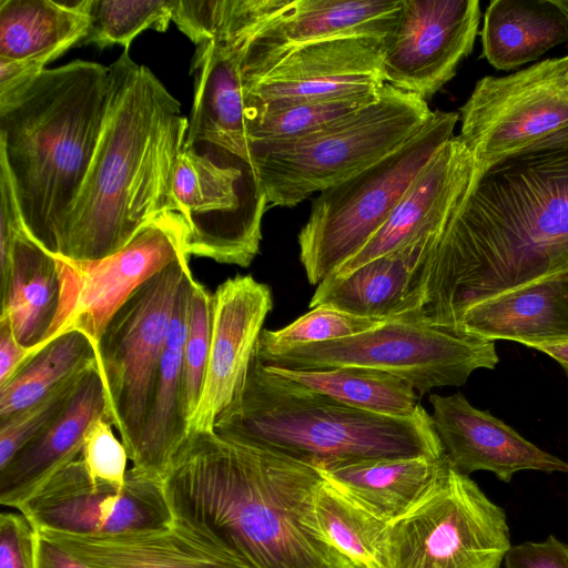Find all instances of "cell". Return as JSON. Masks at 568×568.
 Masks as SVG:
<instances>
[{"label": "cell", "mask_w": 568, "mask_h": 568, "mask_svg": "<svg viewBox=\"0 0 568 568\" xmlns=\"http://www.w3.org/2000/svg\"><path fill=\"white\" fill-rule=\"evenodd\" d=\"M424 241L375 258L341 277L321 282L310 307L327 306L364 317L399 320L409 310L430 245Z\"/></svg>", "instance_id": "cell-25"}, {"label": "cell", "mask_w": 568, "mask_h": 568, "mask_svg": "<svg viewBox=\"0 0 568 568\" xmlns=\"http://www.w3.org/2000/svg\"><path fill=\"white\" fill-rule=\"evenodd\" d=\"M174 0H89V27L83 43L128 50L142 31L163 32L172 21Z\"/></svg>", "instance_id": "cell-36"}, {"label": "cell", "mask_w": 568, "mask_h": 568, "mask_svg": "<svg viewBox=\"0 0 568 568\" xmlns=\"http://www.w3.org/2000/svg\"><path fill=\"white\" fill-rule=\"evenodd\" d=\"M213 429L316 468L445 455L432 416L422 405L410 417L353 408L271 372L255 354L243 389L220 414Z\"/></svg>", "instance_id": "cell-5"}, {"label": "cell", "mask_w": 568, "mask_h": 568, "mask_svg": "<svg viewBox=\"0 0 568 568\" xmlns=\"http://www.w3.org/2000/svg\"><path fill=\"white\" fill-rule=\"evenodd\" d=\"M433 115L427 101L384 83L373 102L318 131L252 142L251 163L267 204L293 207L390 154Z\"/></svg>", "instance_id": "cell-6"}, {"label": "cell", "mask_w": 568, "mask_h": 568, "mask_svg": "<svg viewBox=\"0 0 568 568\" xmlns=\"http://www.w3.org/2000/svg\"><path fill=\"white\" fill-rule=\"evenodd\" d=\"M278 0H175L172 21L196 45L254 30Z\"/></svg>", "instance_id": "cell-35"}, {"label": "cell", "mask_w": 568, "mask_h": 568, "mask_svg": "<svg viewBox=\"0 0 568 568\" xmlns=\"http://www.w3.org/2000/svg\"><path fill=\"white\" fill-rule=\"evenodd\" d=\"M479 19L478 0H404L386 39L385 83L432 99L471 52Z\"/></svg>", "instance_id": "cell-16"}, {"label": "cell", "mask_w": 568, "mask_h": 568, "mask_svg": "<svg viewBox=\"0 0 568 568\" xmlns=\"http://www.w3.org/2000/svg\"><path fill=\"white\" fill-rule=\"evenodd\" d=\"M112 426L108 418L97 420L85 435L80 457L93 479L123 485L129 455Z\"/></svg>", "instance_id": "cell-40"}, {"label": "cell", "mask_w": 568, "mask_h": 568, "mask_svg": "<svg viewBox=\"0 0 568 568\" xmlns=\"http://www.w3.org/2000/svg\"><path fill=\"white\" fill-rule=\"evenodd\" d=\"M256 357L266 365L291 369H379L407 382L422 395L435 387L463 386L475 371L494 369L499 363L495 342L398 320L351 337Z\"/></svg>", "instance_id": "cell-9"}, {"label": "cell", "mask_w": 568, "mask_h": 568, "mask_svg": "<svg viewBox=\"0 0 568 568\" xmlns=\"http://www.w3.org/2000/svg\"><path fill=\"white\" fill-rule=\"evenodd\" d=\"M108 85L109 67L74 60L0 94V162L28 233L54 257L99 141Z\"/></svg>", "instance_id": "cell-4"}, {"label": "cell", "mask_w": 568, "mask_h": 568, "mask_svg": "<svg viewBox=\"0 0 568 568\" xmlns=\"http://www.w3.org/2000/svg\"><path fill=\"white\" fill-rule=\"evenodd\" d=\"M511 547L506 511L446 455L425 495L387 521L377 568H499Z\"/></svg>", "instance_id": "cell-8"}, {"label": "cell", "mask_w": 568, "mask_h": 568, "mask_svg": "<svg viewBox=\"0 0 568 568\" xmlns=\"http://www.w3.org/2000/svg\"><path fill=\"white\" fill-rule=\"evenodd\" d=\"M89 0H0V59L45 65L83 40Z\"/></svg>", "instance_id": "cell-28"}, {"label": "cell", "mask_w": 568, "mask_h": 568, "mask_svg": "<svg viewBox=\"0 0 568 568\" xmlns=\"http://www.w3.org/2000/svg\"><path fill=\"white\" fill-rule=\"evenodd\" d=\"M568 40V19L554 0H494L481 30L483 54L499 70L534 61Z\"/></svg>", "instance_id": "cell-30"}, {"label": "cell", "mask_w": 568, "mask_h": 568, "mask_svg": "<svg viewBox=\"0 0 568 568\" xmlns=\"http://www.w3.org/2000/svg\"><path fill=\"white\" fill-rule=\"evenodd\" d=\"M568 272V128L471 182L430 245L407 320L455 331L490 296Z\"/></svg>", "instance_id": "cell-1"}, {"label": "cell", "mask_w": 568, "mask_h": 568, "mask_svg": "<svg viewBox=\"0 0 568 568\" xmlns=\"http://www.w3.org/2000/svg\"><path fill=\"white\" fill-rule=\"evenodd\" d=\"M457 112L433 118L402 146L322 192L298 234L300 261L318 285L357 254L385 223L409 186L454 135Z\"/></svg>", "instance_id": "cell-7"}, {"label": "cell", "mask_w": 568, "mask_h": 568, "mask_svg": "<svg viewBox=\"0 0 568 568\" xmlns=\"http://www.w3.org/2000/svg\"><path fill=\"white\" fill-rule=\"evenodd\" d=\"M554 2L559 9H561L568 19V0H554Z\"/></svg>", "instance_id": "cell-46"}, {"label": "cell", "mask_w": 568, "mask_h": 568, "mask_svg": "<svg viewBox=\"0 0 568 568\" xmlns=\"http://www.w3.org/2000/svg\"><path fill=\"white\" fill-rule=\"evenodd\" d=\"M265 366L353 408L393 417H410L419 409L416 390L387 372L343 366L326 369H291Z\"/></svg>", "instance_id": "cell-31"}, {"label": "cell", "mask_w": 568, "mask_h": 568, "mask_svg": "<svg viewBox=\"0 0 568 568\" xmlns=\"http://www.w3.org/2000/svg\"><path fill=\"white\" fill-rule=\"evenodd\" d=\"M266 205L251 163L182 149L166 212L180 221L189 257L248 267L260 252Z\"/></svg>", "instance_id": "cell-10"}, {"label": "cell", "mask_w": 568, "mask_h": 568, "mask_svg": "<svg viewBox=\"0 0 568 568\" xmlns=\"http://www.w3.org/2000/svg\"><path fill=\"white\" fill-rule=\"evenodd\" d=\"M39 534L90 568H250L229 549L175 519L162 528L116 535Z\"/></svg>", "instance_id": "cell-22"}, {"label": "cell", "mask_w": 568, "mask_h": 568, "mask_svg": "<svg viewBox=\"0 0 568 568\" xmlns=\"http://www.w3.org/2000/svg\"><path fill=\"white\" fill-rule=\"evenodd\" d=\"M38 534L21 514L0 516V568H37Z\"/></svg>", "instance_id": "cell-41"}, {"label": "cell", "mask_w": 568, "mask_h": 568, "mask_svg": "<svg viewBox=\"0 0 568 568\" xmlns=\"http://www.w3.org/2000/svg\"><path fill=\"white\" fill-rule=\"evenodd\" d=\"M444 458L445 455L371 459L317 469L328 483L387 523L425 495Z\"/></svg>", "instance_id": "cell-29"}, {"label": "cell", "mask_w": 568, "mask_h": 568, "mask_svg": "<svg viewBox=\"0 0 568 568\" xmlns=\"http://www.w3.org/2000/svg\"><path fill=\"white\" fill-rule=\"evenodd\" d=\"M455 331L528 347L568 343V272L481 300L458 317Z\"/></svg>", "instance_id": "cell-24"}, {"label": "cell", "mask_w": 568, "mask_h": 568, "mask_svg": "<svg viewBox=\"0 0 568 568\" xmlns=\"http://www.w3.org/2000/svg\"><path fill=\"white\" fill-rule=\"evenodd\" d=\"M404 0H280L252 32L242 64H258L306 43L369 36L388 38Z\"/></svg>", "instance_id": "cell-21"}, {"label": "cell", "mask_w": 568, "mask_h": 568, "mask_svg": "<svg viewBox=\"0 0 568 568\" xmlns=\"http://www.w3.org/2000/svg\"><path fill=\"white\" fill-rule=\"evenodd\" d=\"M212 332V294L196 280L189 293L183 349V416L189 425L203 389Z\"/></svg>", "instance_id": "cell-38"}, {"label": "cell", "mask_w": 568, "mask_h": 568, "mask_svg": "<svg viewBox=\"0 0 568 568\" xmlns=\"http://www.w3.org/2000/svg\"><path fill=\"white\" fill-rule=\"evenodd\" d=\"M315 511L327 540L358 568H377L376 542L386 525L326 479L316 493Z\"/></svg>", "instance_id": "cell-34"}, {"label": "cell", "mask_w": 568, "mask_h": 568, "mask_svg": "<svg viewBox=\"0 0 568 568\" xmlns=\"http://www.w3.org/2000/svg\"><path fill=\"white\" fill-rule=\"evenodd\" d=\"M504 564L505 568H568V545L552 535L511 545Z\"/></svg>", "instance_id": "cell-42"}, {"label": "cell", "mask_w": 568, "mask_h": 568, "mask_svg": "<svg viewBox=\"0 0 568 568\" xmlns=\"http://www.w3.org/2000/svg\"><path fill=\"white\" fill-rule=\"evenodd\" d=\"M88 369L70 378L28 408L0 422V469L60 416Z\"/></svg>", "instance_id": "cell-39"}, {"label": "cell", "mask_w": 568, "mask_h": 568, "mask_svg": "<svg viewBox=\"0 0 568 568\" xmlns=\"http://www.w3.org/2000/svg\"><path fill=\"white\" fill-rule=\"evenodd\" d=\"M272 307L270 286L250 274L229 277L214 291L206 374L187 434L212 430L220 414L239 396Z\"/></svg>", "instance_id": "cell-17"}, {"label": "cell", "mask_w": 568, "mask_h": 568, "mask_svg": "<svg viewBox=\"0 0 568 568\" xmlns=\"http://www.w3.org/2000/svg\"><path fill=\"white\" fill-rule=\"evenodd\" d=\"M387 38L311 42L258 64H242L245 112L265 105L377 92Z\"/></svg>", "instance_id": "cell-15"}, {"label": "cell", "mask_w": 568, "mask_h": 568, "mask_svg": "<svg viewBox=\"0 0 568 568\" xmlns=\"http://www.w3.org/2000/svg\"><path fill=\"white\" fill-rule=\"evenodd\" d=\"M37 534V568H90L52 540Z\"/></svg>", "instance_id": "cell-44"}, {"label": "cell", "mask_w": 568, "mask_h": 568, "mask_svg": "<svg viewBox=\"0 0 568 568\" xmlns=\"http://www.w3.org/2000/svg\"><path fill=\"white\" fill-rule=\"evenodd\" d=\"M320 470L214 429L189 433L163 477L175 520L229 549L250 568H358L316 517Z\"/></svg>", "instance_id": "cell-2"}, {"label": "cell", "mask_w": 568, "mask_h": 568, "mask_svg": "<svg viewBox=\"0 0 568 568\" xmlns=\"http://www.w3.org/2000/svg\"><path fill=\"white\" fill-rule=\"evenodd\" d=\"M101 418L112 423L97 363L84 373L60 416L0 469V503L18 508L53 475L79 458L88 430Z\"/></svg>", "instance_id": "cell-23"}, {"label": "cell", "mask_w": 568, "mask_h": 568, "mask_svg": "<svg viewBox=\"0 0 568 568\" xmlns=\"http://www.w3.org/2000/svg\"><path fill=\"white\" fill-rule=\"evenodd\" d=\"M33 353V348L24 347L18 342L9 322L0 318V386L7 383Z\"/></svg>", "instance_id": "cell-43"}, {"label": "cell", "mask_w": 568, "mask_h": 568, "mask_svg": "<svg viewBox=\"0 0 568 568\" xmlns=\"http://www.w3.org/2000/svg\"><path fill=\"white\" fill-rule=\"evenodd\" d=\"M17 509L39 532L116 535L158 529L174 521L161 478L132 466L123 485L93 479L81 457Z\"/></svg>", "instance_id": "cell-13"}, {"label": "cell", "mask_w": 568, "mask_h": 568, "mask_svg": "<svg viewBox=\"0 0 568 568\" xmlns=\"http://www.w3.org/2000/svg\"><path fill=\"white\" fill-rule=\"evenodd\" d=\"M531 348L539 351L556 361L564 369L568 378V343L560 344H541Z\"/></svg>", "instance_id": "cell-45"}, {"label": "cell", "mask_w": 568, "mask_h": 568, "mask_svg": "<svg viewBox=\"0 0 568 568\" xmlns=\"http://www.w3.org/2000/svg\"><path fill=\"white\" fill-rule=\"evenodd\" d=\"M474 160L460 138L453 136L426 165L366 245L328 277L407 246L436 240L457 209L474 175Z\"/></svg>", "instance_id": "cell-18"}, {"label": "cell", "mask_w": 568, "mask_h": 568, "mask_svg": "<svg viewBox=\"0 0 568 568\" xmlns=\"http://www.w3.org/2000/svg\"><path fill=\"white\" fill-rule=\"evenodd\" d=\"M187 256L180 221L164 212L118 253L94 262L57 258L60 295L51 328L40 347L71 329L97 345L113 314L146 280ZM189 257V256H187ZM39 347V348H40Z\"/></svg>", "instance_id": "cell-14"}, {"label": "cell", "mask_w": 568, "mask_h": 568, "mask_svg": "<svg viewBox=\"0 0 568 568\" xmlns=\"http://www.w3.org/2000/svg\"><path fill=\"white\" fill-rule=\"evenodd\" d=\"M97 363L95 345L83 332L71 329L53 337L0 386V422L33 405Z\"/></svg>", "instance_id": "cell-32"}, {"label": "cell", "mask_w": 568, "mask_h": 568, "mask_svg": "<svg viewBox=\"0 0 568 568\" xmlns=\"http://www.w3.org/2000/svg\"><path fill=\"white\" fill-rule=\"evenodd\" d=\"M387 321L389 320L364 317L327 306H317L281 329H263L255 346V354H277L297 346L351 337L376 328Z\"/></svg>", "instance_id": "cell-37"}, {"label": "cell", "mask_w": 568, "mask_h": 568, "mask_svg": "<svg viewBox=\"0 0 568 568\" xmlns=\"http://www.w3.org/2000/svg\"><path fill=\"white\" fill-rule=\"evenodd\" d=\"M189 258L180 257L141 284L95 345L112 425L130 460L149 412L175 300L191 273Z\"/></svg>", "instance_id": "cell-11"}, {"label": "cell", "mask_w": 568, "mask_h": 568, "mask_svg": "<svg viewBox=\"0 0 568 568\" xmlns=\"http://www.w3.org/2000/svg\"><path fill=\"white\" fill-rule=\"evenodd\" d=\"M59 295L55 257L22 225L14 239L9 276L0 286V318L9 322L21 345L36 353L51 328Z\"/></svg>", "instance_id": "cell-27"}, {"label": "cell", "mask_w": 568, "mask_h": 568, "mask_svg": "<svg viewBox=\"0 0 568 568\" xmlns=\"http://www.w3.org/2000/svg\"><path fill=\"white\" fill-rule=\"evenodd\" d=\"M251 33L196 44L191 64L194 95L183 149L232 154L251 163L241 69Z\"/></svg>", "instance_id": "cell-20"}, {"label": "cell", "mask_w": 568, "mask_h": 568, "mask_svg": "<svg viewBox=\"0 0 568 568\" xmlns=\"http://www.w3.org/2000/svg\"><path fill=\"white\" fill-rule=\"evenodd\" d=\"M187 125L180 102L124 50L109 65L99 141L64 222L57 258L109 257L168 211Z\"/></svg>", "instance_id": "cell-3"}, {"label": "cell", "mask_w": 568, "mask_h": 568, "mask_svg": "<svg viewBox=\"0 0 568 568\" xmlns=\"http://www.w3.org/2000/svg\"><path fill=\"white\" fill-rule=\"evenodd\" d=\"M432 422L448 462L458 471L493 473L510 483L523 470L568 474V462L539 448L487 410L474 407L462 393L432 394Z\"/></svg>", "instance_id": "cell-19"}, {"label": "cell", "mask_w": 568, "mask_h": 568, "mask_svg": "<svg viewBox=\"0 0 568 568\" xmlns=\"http://www.w3.org/2000/svg\"><path fill=\"white\" fill-rule=\"evenodd\" d=\"M193 278L189 273L179 290L149 412L131 459L133 467L162 480L187 435L183 416V349Z\"/></svg>", "instance_id": "cell-26"}, {"label": "cell", "mask_w": 568, "mask_h": 568, "mask_svg": "<svg viewBox=\"0 0 568 568\" xmlns=\"http://www.w3.org/2000/svg\"><path fill=\"white\" fill-rule=\"evenodd\" d=\"M381 90V89H379ZM294 101L245 112L246 133L252 142L300 138L318 131L373 102L378 93Z\"/></svg>", "instance_id": "cell-33"}, {"label": "cell", "mask_w": 568, "mask_h": 568, "mask_svg": "<svg viewBox=\"0 0 568 568\" xmlns=\"http://www.w3.org/2000/svg\"><path fill=\"white\" fill-rule=\"evenodd\" d=\"M458 135L481 172L568 128V55L478 80Z\"/></svg>", "instance_id": "cell-12"}]
</instances>
